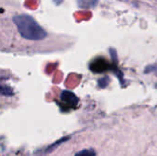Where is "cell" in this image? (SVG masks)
Wrapping results in <instances>:
<instances>
[{"label": "cell", "instance_id": "cell-6", "mask_svg": "<svg viewBox=\"0 0 157 156\" xmlns=\"http://www.w3.org/2000/svg\"><path fill=\"white\" fill-rule=\"evenodd\" d=\"M75 156H96V153L93 149H88V150H83L76 154Z\"/></svg>", "mask_w": 157, "mask_h": 156}, {"label": "cell", "instance_id": "cell-2", "mask_svg": "<svg viewBox=\"0 0 157 156\" xmlns=\"http://www.w3.org/2000/svg\"><path fill=\"white\" fill-rule=\"evenodd\" d=\"M61 99L62 101L65 104V105H68L72 108H75L77 106L78 102H79V99L78 97L71 91H63L62 94H61Z\"/></svg>", "mask_w": 157, "mask_h": 156}, {"label": "cell", "instance_id": "cell-1", "mask_svg": "<svg viewBox=\"0 0 157 156\" xmlns=\"http://www.w3.org/2000/svg\"><path fill=\"white\" fill-rule=\"evenodd\" d=\"M13 21L17 26L19 34L27 40H41L47 37L46 30L29 15L15 16L13 17Z\"/></svg>", "mask_w": 157, "mask_h": 156}, {"label": "cell", "instance_id": "cell-5", "mask_svg": "<svg viewBox=\"0 0 157 156\" xmlns=\"http://www.w3.org/2000/svg\"><path fill=\"white\" fill-rule=\"evenodd\" d=\"M0 94H2L4 96H13L14 92L7 86H0Z\"/></svg>", "mask_w": 157, "mask_h": 156}, {"label": "cell", "instance_id": "cell-3", "mask_svg": "<svg viewBox=\"0 0 157 156\" xmlns=\"http://www.w3.org/2000/svg\"><path fill=\"white\" fill-rule=\"evenodd\" d=\"M109 63L104 59H98L90 64V69L96 73H102L109 69Z\"/></svg>", "mask_w": 157, "mask_h": 156}, {"label": "cell", "instance_id": "cell-7", "mask_svg": "<svg viewBox=\"0 0 157 156\" xmlns=\"http://www.w3.org/2000/svg\"><path fill=\"white\" fill-rule=\"evenodd\" d=\"M53 1L55 2V4H56V5H59V4H61L63 0H53Z\"/></svg>", "mask_w": 157, "mask_h": 156}, {"label": "cell", "instance_id": "cell-4", "mask_svg": "<svg viewBox=\"0 0 157 156\" xmlns=\"http://www.w3.org/2000/svg\"><path fill=\"white\" fill-rule=\"evenodd\" d=\"M98 0H78V5L81 7H92L95 6Z\"/></svg>", "mask_w": 157, "mask_h": 156}]
</instances>
